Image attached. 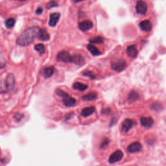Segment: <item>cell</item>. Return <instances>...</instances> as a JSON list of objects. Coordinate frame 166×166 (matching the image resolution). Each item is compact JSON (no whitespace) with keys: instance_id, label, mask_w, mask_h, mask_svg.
Segmentation results:
<instances>
[{"instance_id":"cell-21","label":"cell","mask_w":166,"mask_h":166,"mask_svg":"<svg viewBox=\"0 0 166 166\" xmlns=\"http://www.w3.org/2000/svg\"><path fill=\"white\" fill-rule=\"evenodd\" d=\"M55 68L53 66H50L45 68L44 70V76L46 78L51 77L54 73Z\"/></svg>"},{"instance_id":"cell-26","label":"cell","mask_w":166,"mask_h":166,"mask_svg":"<svg viewBox=\"0 0 166 166\" xmlns=\"http://www.w3.org/2000/svg\"><path fill=\"white\" fill-rule=\"evenodd\" d=\"M6 65V60L5 56L2 53H0V68H3Z\"/></svg>"},{"instance_id":"cell-14","label":"cell","mask_w":166,"mask_h":166,"mask_svg":"<svg viewBox=\"0 0 166 166\" xmlns=\"http://www.w3.org/2000/svg\"><path fill=\"white\" fill-rule=\"evenodd\" d=\"M38 38L40 40L42 41H48L50 39V35L48 32L45 29H40L39 34H38Z\"/></svg>"},{"instance_id":"cell-13","label":"cell","mask_w":166,"mask_h":166,"mask_svg":"<svg viewBox=\"0 0 166 166\" xmlns=\"http://www.w3.org/2000/svg\"><path fill=\"white\" fill-rule=\"evenodd\" d=\"M139 28H140L142 31L145 32H149L151 31L152 29V25L150 21L148 20H143L141 21L139 24Z\"/></svg>"},{"instance_id":"cell-19","label":"cell","mask_w":166,"mask_h":166,"mask_svg":"<svg viewBox=\"0 0 166 166\" xmlns=\"http://www.w3.org/2000/svg\"><path fill=\"white\" fill-rule=\"evenodd\" d=\"M139 97V94L137 92L134 91V90H132L129 93V97H128V100L129 101L130 103H134V102L136 101Z\"/></svg>"},{"instance_id":"cell-15","label":"cell","mask_w":166,"mask_h":166,"mask_svg":"<svg viewBox=\"0 0 166 166\" xmlns=\"http://www.w3.org/2000/svg\"><path fill=\"white\" fill-rule=\"evenodd\" d=\"M60 17V14L59 13H53L50 15V21H49V25L51 27H55L56 25L57 24Z\"/></svg>"},{"instance_id":"cell-4","label":"cell","mask_w":166,"mask_h":166,"mask_svg":"<svg viewBox=\"0 0 166 166\" xmlns=\"http://www.w3.org/2000/svg\"><path fill=\"white\" fill-rule=\"evenodd\" d=\"M127 67L126 62L123 59H120L112 63V68L117 72L123 71Z\"/></svg>"},{"instance_id":"cell-29","label":"cell","mask_w":166,"mask_h":166,"mask_svg":"<svg viewBox=\"0 0 166 166\" xmlns=\"http://www.w3.org/2000/svg\"><path fill=\"white\" fill-rule=\"evenodd\" d=\"M56 6H58L57 5V3H56L55 1H51L50 2H49L46 5V8H47L48 9H50L51 8H52V7H56Z\"/></svg>"},{"instance_id":"cell-28","label":"cell","mask_w":166,"mask_h":166,"mask_svg":"<svg viewBox=\"0 0 166 166\" xmlns=\"http://www.w3.org/2000/svg\"><path fill=\"white\" fill-rule=\"evenodd\" d=\"M24 115L23 114H21V113H16V114L14 115V118L16 122H20V121L24 118Z\"/></svg>"},{"instance_id":"cell-5","label":"cell","mask_w":166,"mask_h":166,"mask_svg":"<svg viewBox=\"0 0 166 166\" xmlns=\"http://www.w3.org/2000/svg\"><path fill=\"white\" fill-rule=\"evenodd\" d=\"M71 56L69 53V52L66 51H60L56 55V59L59 62H71Z\"/></svg>"},{"instance_id":"cell-9","label":"cell","mask_w":166,"mask_h":166,"mask_svg":"<svg viewBox=\"0 0 166 166\" xmlns=\"http://www.w3.org/2000/svg\"><path fill=\"white\" fill-rule=\"evenodd\" d=\"M142 148L141 143L139 142H136L131 143L127 147V151L130 153H136L140 151Z\"/></svg>"},{"instance_id":"cell-22","label":"cell","mask_w":166,"mask_h":166,"mask_svg":"<svg viewBox=\"0 0 166 166\" xmlns=\"http://www.w3.org/2000/svg\"><path fill=\"white\" fill-rule=\"evenodd\" d=\"M97 97V94L96 92H92L90 93H88L86 95L82 96V99L85 101H93L96 99Z\"/></svg>"},{"instance_id":"cell-3","label":"cell","mask_w":166,"mask_h":166,"mask_svg":"<svg viewBox=\"0 0 166 166\" xmlns=\"http://www.w3.org/2000/svg\"><path fill=\"white\" fill-rule=\"evenodd\" d=\"M56 95L62 97L63 99V103L67 107H73L76 104V100L73 97H71L68 93L60 89H56L55 91Z\"/></svg>"},{"instance_id":"cell-12","label":"cell","mask_w":166,"mask_h":166,"mask_svg":"<svg viewBox=\"0 0 166 166\" xmlns=\"http://www.w3.org/2000/svg\"><path fill=\"white\" fill-rule=\"evenodd\" d=\"M140 123L143 127L149 129L153 125L154 120L151 117H142L140 119Z\"/></svg>"},{"instance_id":"cell-32","label":"cell","mask_w":166,"mask_h":166,"mask_svg":"<svg viewBox=\"0 0 166 166\" xmlns=\"http://www.w3.org/2000/svg\"><path fill=\"white\" fill-rule=\"evenodd\" d=\"M43 12V9L42 7H39V8H38L36 10V14H41Z\"/></svg>"},{"instance_id":"cell-16","label":"cell","mask_w":166,"mask_h":166,"mask_svg":"<svg viewBox=\"0 0 166 166\" xmlns=\"http://www.w3.org/2000/svg\"><path fill=\"white\" fill-rule=\"evenodd\" d=\"M138 50L135 45H131V46L127 47V53L129 57L136 58L138 55Z\"/></svg>"},{"instance_id":"cell-24","label":"cell","mask_w":166,"mask_h":166,"mask_svg":"<svg viewBox=\"0 0 166 166\" xmlns=\"http://www.w3.org/2000/svg\"><path fill=\"white\" fill-rule=\"evenodd\" d=\"M35 49L40 54H44L45 53V47L42 44H36L35 46Z\"/></svg>"},{"instance_id":"cell-17","label":"cell","mask_w":166,"mask_h":166,"mask_svg":"<svg viewBox=\"0 0 166 166\" xmlns=\"http://www.w3.org/2000/svg\"><path fill=\"white\" fill-rule=\"evenodd\" d=\"M95 110L96 107L94 106H90L89 107L84 108H83L81 111V116L82 117H84V118H86V117L93 114Z\"/></svg>"},{"instance_id":"cell-11","label":"cell","mask_w":166,"mask_h":166,"mask_svg":"<svg viewBox=\"0 0 166 166\" xmlns=\"http://www.w3.org/2000/svg\"><path fill=\"white\" fill-rule=\"evenodd\" d=\"M71 62H72V63L78 65V66H82L84 64L85 61H84V57H83L82 55L76 54V55L71 56Z\"/></svg>"},{"instance_id":"cell-7","label":"cell","mask_w":166,"mask_h":166,"mask_svg":"<svg viewBox=\"0 0 166 166\" xmlns=\"http://www.w3.org/2000/svg\"><path fill=\"white\" fill-rule=\"evenodd\" d=\"M123 153L120 150H117L116 151H115L114 153H113L110 158H109L108 162H110V164H114L116 163V162H118L119 160H121L123 157Z\"/></svg>"},{"instance_id":"cell-33","label":"cell","mask_w":166,"mask_h":166,"mask_svg":"<svg viewBox=\"0 0 166 166\" xmlns=\"http://www.w3.org/2000/svg\"><path fill=\"white\" fill-rule=\"evenodd\" d=\"M73 1L75 3H79V2H81V1H84V0H73Z\"/></svg>"},{"instance_id":"cell-8","label":"cell","mask_w":166,"mask_h":166,"mask_svg":"<svg viewBox=\"0 0 166 166\" xmlns=\"http://www.w3.org/2000/svg\"><path fill=\"white\" fill-rule=\"evenodd\" d=\"M136 10L138 14L145 15L147 10V3L143 1H139L136 5Z\"/></svg>"},{"instance_id":"cell-6","label":"cell","mask_w":166,"mask_h":166,"mask_svg":"<svg viewBox=\"0 0 166 166\" xmlns=\"http://www.w3.org/2000/svg\"><path fill=\"white\" fill-rule=\"evenodd\" d=\"M136 124V121L131 119H126L123 122L122 130L123 132V133H126L127 132H129Z\"/></svg>"},{"instance_id":"cell-25","label":"cell","mask_w":166,"mask_h":166,"mask_svg":"<svg viewBox=\"0 0 166 166\" xmlns=\"http://www.w3.org/2000/svg\"><path fill=\"white\" fill-rule=\"evenodd\" d=\"M89 42L92 44H101L103 42V39L101 36H96L92 39H90Z\"/></svg>"},{"instance_id":"cell-20","label":"cell","mask_w":166,"mask_h":166,"mask_svg":"<svg viewBox=\"0 0 166 166\" xmlns=\"http://www.w3.org/2000/svg\"><path fill=\"white\" fill-rule=\"evenodd\" d=\"M73 88L75 90H79V91H84L86 89H88V86L85 84H83V83L77 82L73 84Z\"/></svg>"},{"instance_id":"cell-34","label":"cell","mask_w":166,"mask_h":166,"mask_svg":"<svg viewBox=\"0 0 166 166\" xmlns=\"http://www.w3.org/2000/svg\"><path fill=\"white\" fill-rule=\"evenodd\" d=\"M18 1H25V0H18Z\"/></svg>"},{"instance_id":"cell-31","label":"cell","mask_w":166,"mask_h":166,"mask_svg":"<svg viewBox=\"0 0 166 166\" xmlns=\"http://www.w3.org/2000/svg\"><path fill=\"white\" fill-rule=\"evenodd\" d=\"M108 143H109V139H107V138L104 139L103 142L102 143L101 147L102 148H104V147H107L108 145Z\"/></svg>"},{"instance_id":"cell-23","label":"cell","mask_w":166,"mask_h":166,"mask_svg":"<svg viewBox=\"0 0 166 166\" xmlns=\"http://www.w3.org/2000/svg\"><path fill=\"white\" fill-rule=\"evenodd\" d=\"M15 22H16V21H15V20L14 18H9L6 21H5V26H6V27L7 29H11V28H13L14 26V24H15Z\"/></svg>"},{"instance_id":"cell-18","label":"cell","mask_w":166,"mask_h":166,"mask_svg":"<svg viewBox=\"0 0 166 166\" xmlns=\"http://www.w3.org/2000/svg\"><path fill=\"white\" fill-rule=\"evenodd\" d=\"M88 50L91 53V54L93 56H98L101 55V51L98 49L92 44H88L87 46Z\"/></svg>"},{"instance_id":"cell-1","label":"cell","mask_w":166,"mask_h":166,"mask_svg":"<svg viewBox=\"0 0 166 166\" xmlns=\"http://www.w3.org/2000/svg\"><path fill=\"white\" fill-rule=\"evenodd\" d=\"M39 31L40 28L38 27H32L25 30L17 39V44L21 46H29L33 42L34 40L38 36Z\"/></svg>"},{"instance_id":"cell-2","label":"cell","mask_w":166,"mask_h":166,"mask_svg":"<svg viewBox=\"0 0 166 166\" xmlns=\"http://www.w3.org/2000/svg\"><path fill=\"white\" fill-rule=\"evenodd\" d=\"M14 84L15 78L13 74L9 73L5 77H0V93L11 91Z\"/></svg>"},{"instance_id":"cell-10","label":"cell","mask_w":166,"mask_h":166,"mask_svg":"<svg viewBox=\"0 0 166 166\" xmlns=\"http://www.w3.org/2000/svg\"><path fill=\"white\" fill-rule=\"evenodd\" d=\"M78 27L81 31L85 32L91 29L93 27V23L90 20H85L79 24Z\"/></svg>"},{"instance_id":"cell-27","label":"cell","mask_w":166,"mask_h":166,"mask_svg":"<svg viewBox=\"0 0 166 166\" xmlns=\"http://www.w3.org/2000/svg\"><path fill=\"white\" fill-rule=\"evenodd\" d=\"M151 108L154 110H156V111H160V110H162V105L160 103H154L151 105Z\"/></svg>"},{"instance_id":"cell-30","label":"cell","mask_w":166,"mask_h":166,"mask_svg":"<svg viewBox=\"0 0 166 166\" xmlns=\"http://www.w3.org/2000/svg\"><path fill=\"white\" fill-rule=\"evenodd\" d=\"M82 74L84 75V76L89 77H90L91 79H94V78H95V76H94V75H93V73L92 72V71H84V72Z\"/></svg>"}]
</instances>
